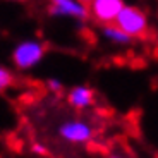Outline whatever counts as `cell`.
Here are the masks:
<instances>
[{"instance_id": "cell-2", "label": "cell", "mask_w": 158, "mask_h": 158, "mask_svg": "<svg viewBox=\"0 0 158 158\" xmlns=\"http://www.w3.org/2000/svg\"><path fill=\"white\" fill-rule=\"evenodd\" d=\"M43 55H45L43 43H40L36 40H26V41H21L14 48L12 62L21 71H29L43 60Z\"/></svg>"}, {"instance_id": "cell-6", "label": "cell", "mask_w": 158, "mask_h": 158, "mask_svg": "<svg viewBox=\"0 0 158 158\" xmlns=\"http://www.w3.org/2000/svg\"><path fill=\"white\" fill-rule=\"evenodd\" d=\"M67 102L76 110H86L95 103V91L89 86H84V84L74 86L67 93Z\"/></svg>"}, {"instance_id": "cell-11", "label": "cell", "mask_w": 158, "mask_h": 158, "mask_svg": "<svg viewBox=\"0 0 158 158\" xmlns=\"http://www.w3.org/2000/svg\"><path fill=\"white\" fill-rule=\"evenodd\" d=\"M81 2H83V4H86V5H89L91 2H93V0H81Z\"/></svg>"}, {"instance_id": "cell-3", "label": "cell", "mask_w": 158, "mask_h": 158, "mask_svg": "<svg viewBox=\"0 0 158 158\" xmlns=\"http://www.w3.org/2000/svg\"><path fill=\"white\" fill-rule=\"evenodd\" d=\"M59 136L71 144H86L93 139L95 129L89 122L81 118H71L59 126Z\"/></svg>"}, {"instance_id": "cell-1", "label": "cell", "mask_w": 158, "mask_h": 158, "mask_svg": "<svg viewBox=\"0 0 158 158\" xmlns=\"http://www.w3.org/2000/svg\"><path fill=\"white\" fill-rule=\"evenodd\" d=\"M115 24L120 29H124L131 38L143 36L150 28L148 14L139 5H132V4L124 5L122 10L118 12L117 19H115Z\"/></svg>"}, {"instance_id": "cell-4", "label": "cell", "mask_w": 158, "mask_h": 158, "mask_svg": "<svg viewBox=\"0 0 158 158\" xmlns=\"http://www.w3.org/2000/svg\"><path fill=\"white\" fill-rule=\"evenodd\" d=\"M126 5L124 0H93L88 9H89V17L100 24H110L115 23L118 12Z\"/></svg>"}, {"instance_id": "cell-12", "label": "cell", "mask_w": 158, "mask_h": 158, "mask_svg": "<svg viewBox=\"0 0 158 158\" xmlns=\"http://www.w3.org/2000/svg\"><path fill=\"white\" fill-rule=\"evenodd\" d=\"M108 158H124V156H120V155H110Z\"/></svg>"}, {"instance_id": "cell-5", "label": "cell", "mask_w": 158, "mask_h": 158, "mask_svg": "<svg viewBox=\"0 0 158 158\" xmlns=\"http://www.w3.org/2000/svg\"><path fill=\"white\" fill-rule=\"evenodd\" d=\"M50 14L55 17H69L74 21H84L89 17V9L81 0H52Z\"/></svg>"}, {"instance_id": "cell-10", "label": "cell", "mask_w": 158, "mask_h": 158, "mask_svg": "<svg viewBox=\"0 0 158 158\" xmlns=\"http://www.w3.org/2000/svg\"><path fill=\"white\" fill-rule=\"evenodd\" d=\"M31 151H33L35 155H40V156H43V155H47V148H45L43 144H40V143H33Z\"/></svg>"}, {"instance_id": "cell-9", "label": "cell", "mask_w": 158, "mask_h": 158, "mask_svg": "<svg viewBox=\"0 0 158 158\" xmlns=\"http://www.w3.org/2000/svg\"><path fill=\"white\" fill-rule=\"evenodd\" d=\"M47 88L52 91V93H60L62 88H64V84H62L60 79H48V81H47Z\"/></svg>"}, {"instance_id": "cell-8", "label": "cell", "mask_w": 158, "mask_h": 158, "mask_svg": "<svg viewBox=\"0 0 158 158\" xmlns=\"http://www.w3.org/2000/svg\"><path fill=\"white\" fill-rule=\"evenodd\" d=\"M12 84H14V76H12V72L0 65V91H5Z\"/></svg>"}, {"instance_id": "cell-7", "label": "cell", "mask_w": 158, "mask_h": 158, "mask_svg": "<svg viewBox=\"0 0 158 158\" xmlns=\"http://www.w3.org/2000/svg\"><path fill=\"white\" fill-rule=\"evenodd\" d=\"M102 35H103V38L107 40V41H110L112 45H118V47H122V45H129L131 41H132V38H131L124 29L118 28L115 23L103 24Z\"/></svg>"}]
</instances>
